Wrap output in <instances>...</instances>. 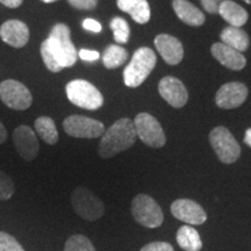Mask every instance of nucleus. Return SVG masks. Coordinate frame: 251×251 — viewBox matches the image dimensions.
Instances as JSON below:
<instances>
[{
    "label": "nucleus",
    "instance_id": "obj_1",
    "mask_svg": "<svg viewBox=\"0 0 251 251\" xmlns=\"http://www.w3.org/2000/svg\"><path fill=\"white\" fill-rule=\"evenodd\" d=\"M136 139L134 122L130 119L122 118L102 134L98 149L99 155L101 158L114 157L119 152L129 149Z\"/></svg>",
    "mask_w": 251,
    "mask_h": 251
},
{
    "label": "nucleus",
    "instance_id": "obj_2",
    "mask_svg": "<svg viewBox=\"0 0 251 251\" xmlns=\"http://www.w3.org/2000/svg\"><path fill=\"white\" fill-rule=\"evenodd\" d=\"M48 48L61 67L71 68L76 64L78 52L71 41V30L65 24H56L46 40Z\"/></svg>",
    "mask_w": 251,
    "mask_h": 251
},
{
    "label": "nucleus",
    "instance_id": "obj_3",
    "mask_svg": "<svg viewBox=\"0 0 251 251\" xmlns=\"http://www.w3.org/2000/svg\"><path fill=\"white\" fill-rule=\"evenodd\" d=\"M156 54L148 47H142L134 52L129 64L124 70V81L128 87H137L143 83L155 68Z\"/></svg>",
    "mask_w": 251,
    "mask_h": 251
},
{
    "label": "nucleus",
    "instance_id": "obj_4",
    "mask_svg": "<svg viewBox=\"0 0 251 251\" xmlns=\"http://www.w3.org/2000/svg\"><path fill=\"white\" fill-rule=\"evenodd\" d=\"M67 97L78 107L96 111L103 105V97L93 84L84 79H75L67 84Z\"/></svg>",
    "mask_w": 251,
    "mask_h": 251
},
{
    "label": "nucleus",
    "instance_id": "obj_5",
    "mask_svg": "<svg viewBox=\"0 0 251 251\" xmlns=\"http://www.w3.org/2000/svg\"><path fill=\"white\" fill-rule=\"evenodd\" d=\"M209 142L216 156L225 164H231L240 158V144L226 127H215L209 134Z\"/></svg>",
    "mask_w": 251,
    "mask_h": 251
},
{
    "label": "nucleus",
    "instance_id": "obj_6",
    "mask_svg": "<svg viewBox=\"0 0 251 251\" xmlns=\"http://www.w3.org/2000/svg\"><path fill=\"white\" fill-rule=\"evenodd\" d=\"M71 203L75 212L86 221H96L105 213L103 202L86 187L79 186L71 193Z\"/></svg>",
    "mask_w": 251,
    "mask_h": 251
},
{
    "label": "nucleus",
    "instance_id": "obj_7",
    "mask_svg": "<svg viewBox=\"0 0 251 251\" xmlns=\"http://www.w3.org/2000/svg\"><path fill=\"white\" fill-rule=\"evenodd\" d=\"M131 214L140 225L147 228H157L163 224L164 215L155 200L147 194H139L131 202Z\"/></svg>",
    "mask_w": 251,
    "mask_h": 251
},
{
    "label": "nucleus",
    "instance_id": "obj_8",
    "mask_svg": "<svg viewBox=\"0 0 251 251\" xmlns=\"http://www.w3.org/2000/svg\"><path fill=\"white\" fill-rule=\"evenodd\" d=\"M137 137L151 148H162L166 137L161 124L149 113H140L134 120Z\"/></svg>",
    "mask_w": 251,
    "mask_h": 251
},
{
    "label": "nucleus",
    "instance_id": "obj_9",
    "mask_svg": "<svg viewBox=\"0 0 251 251\" xmlns=\"http://www.w3.org/2000/svg\"><path fill=\"white\" fill-rule=\"evenodd\" d=\"M0 100L14 111H26L33 103V96L21 81L6 79L0 83Z\"/></svg>",
    "mask_w": 251,
    "mask_h": 251
},
{
    "label": "nucleus",
    "instance_id": "obj_10",
    "mask_svg": "<svg viewBox=\"0 0 251 251\" xmlns=\"http://www.w3.org/2000/svg\"><path fill=\"white\" fill-rule=\"evenodd\" d=\"M63 129L76 139H97L105 133V126L96 119L84 115H70L63 121Z\"/></svg>",
    "mask_w": 251,
    "mask_h": 251
},
{
    "label": "nucleus",
    "instance_id": "obj_11",
    "mask_svg": "<svg viewBox=\"0 0 251 251\" xmlns=\"http://www.w3.org/2000/svg\"><path fill=\"white\" fill-rule=\"evenodd\" d=\"M13 143L19 155L25 161H33L36 158L40 150V144L37 136L29 126H19L13 131Z\"/></svg>",
    "mask_w": 251,
    "mask_h": 251
},
{
    "label": "nucleus",
    "instance_id": "obj_12",
    "mask_svg": "<svg viewBox=\"0 0 251 251\" xmlns=\"http://www.w3.org/2000/svg\"><path fill=\"white\" fill-rule=\"evenodd\" d=\"M248 98V87L240 81H231L220 87L215 102L222 109H233L243 105Z\"/></svg>",
    "mask_w": 251,
    "mask_h": 251
},
{
    "label": "nucleus",
    "instance_id": "obj_13",
    "mask_svg": "<svg viewBox=\"0 0 251 251\" xmlns=\"http://www.w3.org/2000/svg\"><path fill=\"white\" fill-rule=\"evenodd\" d=\"M171 213L176 219L188 225L199 226L207 220L205 209L191 199H178L171 205Z\"/></svg>",
    "mask_w": 251,
    "mask_h": 251
},
{
    "label": "nucleus",
    "instance_id": "obj_14",
    "mask_svg": "<svg viewBox=\"0 0 251 251\" xmlns=\"http://www.w3.org/2000/svg\"><path fill=\"white\" fill-rule=\"evenodd\" d=\"M158 92L169 105L175 108H180L186 105L188 92L183 81L177 78L164 77L158 84Z\"/></svg>",
    "mask_w": 251,
    "mask_h": 251
},
{
    "label": "nucleus",
    "instance_id": "obj_15",
    "mask_svg": "<svg viewBox=\"0 0 251 251\" xmlns=\"http://www.w3.org/2000/svg\"><path fill=\"white\" fill-rule=\"evenodd\" d=\"M0 37L13 48H24L29 41V28L20 20H7L0 26Z\"/></svg>",
    "mask_w": 251,
    "mask_h": 251
},
{
    "label": "nucleus",
    "instance_id": "obj_16",
    "mask_svg": "<svg viewBox=\"0 0 251 251\" xmlns=\"http://www.w3.org/2000/svg\"><path fill=\"white\" fill-rule=\"evenodd\" d=\"M155 47L168 64L177 65L183 61L184 48L177 37L169 34H159L155 37Z\"/></svg>",
    "mask_w": 251,
    "mask_h": 251
},
{
    "label": "nucleus",
    "instance_id": "obj_17",
    "mask_svg": "<svg viewBox=\"0 0 251 251\" xmlns=\"http://www.w3.org/2000/svg\"><path fill=\"white\" fill-rule=\"evenodd\" d=\"M211 52L220 64L230 70L240 71L247 65V59L242 52L226 46L225 43H214L211 48Z\"/></svg>",
    "mask_w": 251,
    "mask_h": 251
},
{
    "label": "nucleus",
    "instance_id": "obj_18",
    "mask_svg": "<svg viewBox=\"0 0 251 251\" xmlns=\"http://www.w3.org/2000/svg\"><path fill=\"white\" fill-rule=\"evenodd\" d=\"M172 7L176 15L188 26L199 27L205 23V14L188 0H174Z\"/></svg>",
    "mask_w": 251,
    "mask_h": 251
},
{
    "label": "nucleus",
    "instance_id": "obj_19",
    "mask_svg": "<svg viewBox=\"0 0 251 251\" xmlns=\"http://www.w3.org/2000/svg\"><path fill=\"white\" fill-rule=\"evenodd\" d=\"M218 13L231 27L241 28L243 25L247 24L248 19H249V14L246 9L235 1H231V0H222V2L219 6Z\"/></svg>",
    "mask_w": 251,
    "mask_h": 251
},
{
    "label": "nucleus",
    "instance_id": "obj_20",
    "mask_svg": "<svg viewBox=\"0 0 251 251\" xmlns=\"http://www.w3.org/2000/svg\"><path fill=\"white\" fill-rule=\"evenodd\" d=\"M119 9L129 14L135 23L144 25L150 20V6L147 0H117Z\"/></svg>",
    "mask_w": 251,
    "mask_h": 251
},
{
    "label": "nucleus",
    "instance_id": "obj_21",
    "mask_svg": "<svg viewBox=\"0 0 251 251\" xmlns=\"http://www.w3.org/2000/svg\"><path fill=\"white\" fill-rule=\"evenodd\" d=\"M222 43H225L226 46L230 47L237 51L243 52L249 48L250 45V39L248 36L247 31L237 27H226L224 30L220 34Z\"/></svg>",
    "mask_w": 251,
    "mask_h": 251
},
{
    "label": "nucleus",
    "instance_id": "obj_22",
    "mask_svg": "<svg viewBox=\"0 0 251 251\" xmlns=\"http://www.w3.org/2000/svg\"><path fill=\"white\" fill-rule=\"evenodd\" d=\"M177 243L185 251H200L202 242L200 235L191 226H183L177 231Z\"/></svg>",
    "mask_w": 251,
    "mask_h": 251
},
{
    "label": "nucleus",
    "instance_id": "obj_23",
    "mask_svg": "<svg viewBox=\"0 0 251 251\" xmlns=\"http://www.w3.org/2000/svg\"><path fill=\"white\" fill-rule=\"evenodd\" d=\"M34 128L37 135L47 144L54 146L58 142V131L54 120L49 117H40L34 122Z\"/></svg>",
    "mask_w": 251,
    "mask_h": 251
},
{
    "label": "nucleus",
    "instance_id": "obj_24",
    "mask_svg": "<svg viewBox=\"0 0 251 251\" xmlns=\"http://www.w3.org/2000/svg\"><path fill=\"white\" fill-rule=\"evenodd\" d=\"M128 51L124 47L119 45H111L105 49L102 55V63L105 68L117 69L124 65L128 59Z\"/></svg>",
    "mask_w": 251,
    "mask_h": 251
},
{
    "label": "nucleus",
    "instance_id": "obj_25",
    "mask_svg": "<svg viewBox=\"0 0 251 251\" xmlns=\"http://www.w3.org/2000/svg\"><path fill=\"white\" fill-rule=\"evenodd\" d=\"M109 27H111L113 31V36H114L115 42L125 45V43H127L129 41L130 28L129 25H128V23L124 18H113L111 20V24H109Z\"/></svg>",
    "mask_w": 251,
    "mask_h": 251
},
{
    "label": "nucleus",
    "instance_id": "obj_26",
    "mask_svg": "<svg viewBox=\"0 0 251 251\" xmlns=\"http://www.w3.org/2000/svg\"><path fill=\"white\" fill-rule=\"evenodd\" d=\"M64 251H96V249H94L92 242L86 236L76 234L68 238Z\"/></svg>",
    "mask_w": 251,
    "mask_h": 251
},
{
    "label": "nucleus",
    "instance_id": "obj_27",
    "mask_svg": "<svg viewBox=\"0 0 251 251\" xmlns=\"http://www.w3.org/2000/svg\"><path fill=\"white\" fill-rule=\"evenodd\" d=\"M15 186L12 178L0 171V200H9L13 197Z\"/></svg>",
    "mask_w": 251,
    "mask_h": 251
},
{
    "label": "nucleus",
    "instance_id": "obj_28",
    "mask_svg": "<svg viewBox=\"0 0 251 251\" xmlns=\"http://www.w3.org/2000/svg\"><path fill=\"white\" fill-rule=\"evenodd\" d=\"M41 56H42L43 63H45V65L49 71L59 72V71L63 70V68L58 64L57 62H56L55 57L52 56L51 52H50V50L48 48V45H47L46 40L43 41L42 45H41Z\"/></svg>",
    "mask_w": 251,
    "mask_h": 251
},
{
    "label": "nucleus",
    "instance_id": "obj_29",
    "mask_svg": "<svg viewBox=\"0 0 251 251\" xmlns=\"http://www.w3.org/2000/svg\"><path fill=\"white\" fill-rule=\"evenodd\" d=\"M0 251H25V249L12 235L0 231Z\"/></svg>",
    "mask_w": 251,
    "mask_h": 251
},
{
    "label": "nucleus",
    "instance_id": "obj_30",
    "mask_svg": "<svg viewBox=\"0 0 251 251\" xmlns=\"http://www.w3.org/2000/svg\"><path fill=\"white\" fill-rule=\"evenodd\" d=\"M99 0H68L72 7L80 11H92L97 7Z\"/></svg>",
    "mask_w": 251,
    "mask_h": 251
},
{
    "label": "nucleus",
    "instance_id": "obj_31",
    "mask_svg": "<svg viewBox=\"0 0 251 251\" xmlns=\"http://www.w3.org/2000/svg\"><path fill=\"white\" fill-rule=\"evenodd\" d=\"M140 251H175L170 243L168 242H152L144 246Z\"/></svg>",
    "mask_w": 251,
    "mask_h": 251
},
{
    "label": "nucleus",
    "instance_id": "obj_32",
    "mask_svg": "<svg viewBox=\"0 0 251 251\" xmlns=\"http://www.w3.org/2000/svg\"><path fill=\"white\" fill-rule=\"evenodd\" d=\"M201 5L207 13L216 14L219 12V6L222 0H200Z\"/></svg>",
    "mask_w": 251,
    "mask_h": 251
},
{
    "label": "nucleus",
    "instance_id": "obj_33",
    "mask_svg": "<svg viewBox=\"0 0 251 251\" xmlns=\"http://www.w3.org/2000/svg\"><path fill=\"white\" fill-rule=\"evenodd\" d=\"M78 56L83 59V61L87 62H93L97 61L100 57L99 52L97 50H89V49H80L78 52Z\"/></svg>",
    "mask_w": 251,
    "mask_h": 251
},
{
    "label": "nucleus",
    "instance_id": "obj_34",
    "mask_svg": "<svg viewBox=\"0 0 251 251\" xmlns=\"http://www.w3.org/2000/svg\"><path fill=\"white\" fill-rule=\"evenodd\" d=\"M83 28L89 31H92V33H100L102 29L100 23L94 20V19H85V20L83 21Z\"/></svg>",
    "mask_w": 251,
    "mask_h": 251
},
{
    "label": "nucleus",
    "instance_id": "obj_35",
    "mask_svg": "<svg viewBox=\"0 0 251 251\" xmlns=\"http://www.w3.org/2000/svg\"><path fill=\"white\" fill-rule=\"evenodd\" d=\"M24 0H0V4H2L8 8H18L23 5Z\"/></svg>",
    "mask_w": 251,
    "mask_h": 251
},
{
    "label": "nucleus",
    "instance_id": "obj_36",
    "mask_svg": "<svg viewBox=\"0 0 251 251\" xmlns=\"http://www.w3.org/2000/svg\"><path fill=\"white\" fill-rule=\"evenodd\" d=\"M7 140V130H6L5 126L0 122V144L5 143Z\"/></svg>",
    "mask_w": 251,
    "mask_h": 251
},
{
    "label": "nucleus",
    "instance_id": "obj_37",
    "mask_svg": "<svg viewBox=\"0 0 251 251\" xmlns=\"http://www.w3.org/2000/svg\"><path fill=\"white\" fill-rule=\"evenodd\" d=\"M244 143L251 148V128L247 129V131H246V135H244Z\"/></svg>",
    "mask_w": 251,
    "mask_h": 251
},
{
    "label": "nucleus",
    "instance_id": "obj_38",
    "mask_svg": "<svg viewBox=\"0 0 251 251\" xmlns=\"http://www.w3.org/2000/svg\"><path fill=\"white\" fill-rule=\"evenodd\" d=\"M41 1L46 2V4H50V2H55V1H57V0H41Z\"/></svg>",
    "mask_w": 251,
    "mask_h": 251
},
{
    "label": "nucleus",
    "instance_id": "obj_39",
    "mask_svg": "<svg viewBox=\"0 0 251 251\" xmlns=\"http://www.w3.org/2000/svg\"><path fill=\"white\" fill-rule=\"evenodd\" d=\"M244 2H247V4H249V5H251V0H243Z\"/></svg>",
    "mask_w": 251,
    "mask_h": 251
}]
</instances>
